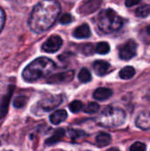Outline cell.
I'll use <instances>...</instances> for the list:
<instances>
[{
    "label": "cell",
    "mask_w": 150,
    "mask_h": 151,
    "mask_svg": "<svg viewBox=\"0 0 150 151\" xmlns=\"http://www.w3.org/2000/svg\"><path fill=\"white\" fill-rule=\"evenodd\" d=\"M110 50H111V47H110L109 43L106 42H98L95 48V51L98 54H101V55H105V54L109 53Z\"/></svg>",
    "instance_id": "cell-18"
},
{
    "label": "cell",
    "mask_w": 150,
    "mask_h": 151,
    "mask_svg": "<svg viewBox=\"0 0 150 151\" xmlns=\"http://www.w3.org/2000/svg\"><path fill=\"white\" fill-rule=\"evenodd\" d=\"M137 53V43L133 40H129L119 48L118 55L123 60H129L133 58Z\"/></svg>",
    "instance_id": "cell-6"
},
{
    "label": "cell",
    "mask_w": 150,
    "mask_h": 151,
    "mask_svg": "<svg viewBox=\"0 0 150 151\" xmlns=\"http://www.w3.org/2000/svg\"><path fill=\"white\" fill-rule=\"evenodd\" d=\"M100 109V105L97 104V103H89L86 107H85V110L84 111L88 114H94V113H96Z\"/></svg>",
    "instance_id": "cell-24"
},
{
    "label": "cell",
    "mask_w": 150,
    "mask_h": 151,
    "mask_svg": "<svg viewBox=\"0 0 150 151\" xmlns=\"http://www.w3.org/2000/svg\"><path fill=\"white\" fill-rule=\"evenodd\" d=\"M83 104L81 101L79 100H74L72 101L70 104H69V109L72 113H77L79 111H80L83 109Z\"/></svg>",
    "instance_id": "cell-22"
},
{
    "label": "cell",
    "mask_w": 150,
    "mask_h": 151,
    "mask_svg": "<svg viewBox=\"0 0 150 151\" xmlns=\"http://www.w3.org/2000/svg\"><path fill=\"white\" fill-rule=\"evenodd\" d=\"M113 92L111 88H99L94 92V98L97 101H104L110 98L112 96Z\"/></svg>",
    "instance_id": "cell-13"
},
{
    "label": "cell",
    "mask_w": 150,
    "mask_h": 151,
    "mask_svg": "<svg viewBox=\"0 0 150 151\" xmlns=\"http://www.w3.org/2000/svg\"><path fill=\"white\" fill-rule=\"evenodd\" d=\"M126 119V114L123 110L114 107H106L101 113L98 121L103 127H113L121 126Z\"/></svg>",
    "instance_id": "cell-4"
},
{
    "label": "cell",
    "mask_w": 150,
    "mask_h": 151,
    "mask_svg": "<svg viewBox=\"0 0 150 151\" xmlns=\"http://www.w3.org/2000/svg\"><path fill=\"white\" fill-rule=\"evenodd\" d=\"M69 135L71 137V139H72L73 141L80 139L83 136H85V133L81 130H70L69 131Z\"/></svg>",
    "instance_id": "cell-26"
},
{
    "label": "cell",
    "mask_w": 150,
    "mask_h": 151,
    "mask_svg": "<svg viewBox=\"0 0 150 151\" xmlns=\"http://www.w3.org/2000/svg\"><path fill=\"white\" fill-rule=\"evenodd\" d=\"M141 0H126L125 4L127 7H132L133 5H136L138 4Z\"/></svg>",
    "instance_id": "cell-30"
},
{
    "label": "cell",
    "mask_w": 150,
    "mask_h": 151,
    "mask_svg": "<svg viewBox=\"0 0 150 151\" xmlns=\"http://www.w3.org/2000/svg\"><path fill=\"white\" fill-rule=\"evenodd\" d=\"M80 50H81V52H82L84 55H87V56L92 55V54L95 52V48H94V46H93L91 43L84 44Z\"/></svg>",
    "instance_id": "cell-25"
},
{
    "label": "cell",
    "mask_w": 150,
    "mask_h": 151,
    "mask_svg": "<svg viewBox=\"0 0 150 151\" xmlns=\"http://www.w3.org/2000/svg\"><path fill=\"white\" fill-rule=\"evenodd\" d=\"M111 67V65L103 60H97L93 64V68L95 73L98 75V76H103L105 75L109 69Z\"/></svg>",
    "instance_id": "cell-12"
},
{
    "label": "cell",
    "mask_w": 150,
    "mask_h": 151,
    "mask_svg": "<svg viewBox=\"0 0 150 151\" xmlns=\"http://www.w3.org/2000/svg\"><path fill=\"white\" fill-rule=\"evenodd\" d=\"M123 26L122 18L112 9L103 10L97 17V27L103 34L118 31Z\"/></svg>",
    "instance_id": "cell-3"
},
{
    "label": "cell",
    "mask_w": 150,
    "mask_h": 151,
    "mask_svg": "<svg viewBox=\"0 0 150 151\" xmlns=\"http://www.w3.org/2000/svg\"><path fill=\"white\" fill-rule=\"evenodd\" d=\"M72 16L69 14V13H65V14H64L62 17H61V19H60V23L61 24H68V23H70L71 21H72Z\"/></svg>",
    "instance_id": "cell-29"
},
{
    "label": "cell",
    "mask_w": 150,
    "mask_h": 151,
    "mask_svg": "<svg viewBox=\"0 0 150 151\" xmlns=\"http://www.w3.org/2000/svg\"><path fill=\"white\" fill-rule=\"evenodd\" d=\"M63 101V97L60 95H55V96H50L48 97H45L39 101L34 107H33V112L35 115L41 116L42 114H45L54 109H56L58 105L61 104Z\"/></svg>",
    "instance_id": "cell-5"
},
{
    "label": "cell",
    "mask_w": 150,
    "mask_h": 151,
    "mask_svg": "<svg viewBox=\"0 0 150 151\" xmlns=\"http://www.w3.org/2000/svg\"><path fill=\"white\" fill-rule=\"evenodd\" d=\"M78 78L80 80V82L82 83H88L92 80V75L90 73V72L87 69V68H82L78 75Z\"/></svg>",
    "instance_id": "cell-19"
},
{
    "label": "cell",
    "mask_w": 150,
    "mask_h": 151,
    "mask_svg": "<svg viewBox=\"0 0 150 151\" xmlns=\"http://www.w3.org/2000/svg\"><path fill=\"white\" fill-rule=\"evenodd\" d=\"M13 91H14V86L11 85L8 88L7 93L5 94V96L3 97V99L1 101V104H0V119H3L8 112L9 104L11 101V96L13 94Z\"/></svg>",
    "instance_id": "cell-10"
},
{
    "label": "cell",
    "mask_w": 150,
    "mask_h": 151,
    "mask_svg": "<svg viewBox=\"0 0 150 151\" xmlns=\"http://www.w3.org/2000/svg\"><path fill=\"white\" fill-rule=\"evenodd\" d=\"M135 74V69L133 66H126L119 72V77L123 80H129Z\"/></svg>",
    "instance_id": "cell-17"
},
{
    "label": "cell",
    "mask_w": 150,
    "mask_h": 151,
    "mask_svg": "<svg viewBox=\"0 0 150 151\" xmlns=\"http://www.w3.org/2000/svg\"><path fill=\"white\" fill-rule=\"evenodd\" d=\"M107 151H120L118 149H117V148H111V149H110V150H108Z\"/></svg>",
    "instance_id": "cell-31"
},
{
    "label": "cell",
    "mask_w": 150,
    "mask_h": 151,
    "mask_svg": "<svg viewBox=\"0 0 150 151\" xmlns=\"http://www.w3.org/2000/svg\"><path fill=\"white\" fill-rule=\"evenodd\" d=\"M5 19H6V16H5V12L0 7V33L3 30L4 24H5Z\"/></svg>",
    "instance_id": "cell-28"
},
{
    "label": "cell",
    "mask_w": 150,
    "mask_h": 151,
    "mask_svg": "<svg viewBox=\"0 0 150 151\" xmlns=\"http://www.w3.org/2000/svg\"><path fill=\"white\" fill-rule=\"evenodd\" d=\"M146 145L145 143L143 142H134L131 148H130V150L131 151H146Z\"/></svg>",
    "instance_id": "cell-27"
},
{
    "label": "cell",
    "mask_w": 150,
    "mask_h": 151,
    "mask_svg": "<svg viewBox=\"0 0 150 151\" xmlns=\"http://www.w3.org/2000/svg\"><path fill=\"white\" fill-rule=\"evenodd\" d=\"M95 142L98 147H105L111 142V136L107 133H100L95 138Z\"/></svg>",
    "instance_id": "cell-16"
},
{
    "label": "cell",
    "mask_w": 150,
    "mask_h": 151,
    "mask_svg": "<svg viewBox=\"0 0 150 151\" xmlns=\"http://www.w3.org/2000/svg\"><path fill=\"white\" fill-rule=\"evenodd\" d=\"M64 135H65V130L63 128H59V129L56 130L54 132V134L50 138H48L46 140L45 144L46 145H49V146L50 145H54L57 142H60L62 140V138L64 137Z\"/></svg>",
    "instance_id": "cell-15"
},
{
    "label": "cell",
    "mask_w": 150,
    "mask_h": 151,
    "mask_svg": "<svg viewBox=\"0 0 150 151\" xmlns=\"http://www.w3.org/2000/svg\"><path fill=\"white\" fill-rule=\"evenodd\" d=\"M66 119H67V112L65 110H57L50 115V121L51 124L57 126L64 122Z\"/></svg>",
    "instance_id": "cell-14"
},
{
    "label": "cell",
    "mask_w": 150,
    "mask_h": 151,
    "mask_svg": "<svg viewBox=\"0 0 150 151\" xmlns=\"http://www.w3.org/2000/svg\"><path fill=\"white\" fill-rule=\"evenodd\" d=\"M73 37L77 39H85L88 38L91 35V30L88 24H81L75 27V29L72 32Z\"/></svg>",
    "instance_id": "cell-11"
},
{
    "label": "cell",
    "mask_w": 150,
    "mask_h": 151,
    "mask_svg": "<svg viewBox=\"0 0 150 151\" xmlns=\"http://www.w3.org/2000/svg\"><path fill=\"white\" fill-rule=\"evenodd\" d=\"M27 96H17L14 99L13 106L18 108V109H19V108L24 107L27 104Z\"/></svg>",
    "instance_id": "cell-23"
},
{
    "label": "cell",
    "mask_w": 150,
    "mask_h": 151,
    "mask_svg": "<svg viewBox=\"0 0 150 151\" xmlns=\"http://www.w3.org/2000/svg\"><path fill=\"white\" fill-rule=\"evenodd\" d=\"M145 123H148V125L150 126V118L146 114L140 115L137 119V121H136L137 127H139L140 128H142V129H146Z\"/></svg>",
    "instance_id": "cell-21"
},
{
    "label": "cell",
    "mask_w": 150,
    "mask_h": 151,
    "mask_svg": "<svg viewBox=\"0 0 150 151\" xmlns=\"http://www.w3.org/2000/svg\"><path fill=\"white\" fill-rule=\"evenodd\" d=\"M74 76V71L70 70V71H65L63 73H56L51 75L50 77L48 78L47 82L50 84H64V83H68L71 81H72Z\"/></svg>",
    "instance_id": "cell-8"
},
{
    "label": "cell",
    "mask_w": 150,
    "mask_h": 151,
    "mask_svg": "<svg viewBox=\"0 0 150 151\" xmlns=\"http://www.w3.org/2000/svg\"><path fill=\"white\" fill-rule=\"evenodd\" d=\"M136 16L140 18H146L150 14V5L145 4L142 6H140L136 9Z\"/></svg>",
    "instance_id": "cell-20"
},
{
    "label": "cell",
    "mask_w": 150,
    "mask_h": 151,
    "mask_svg": "<svg viewBox=\"0 0 150 151\" xmlns=\"http://www.w3.org/2000/svg\"><path fill=\"white\" fill-rule=\"evenodd\" d=\"M63 45V39L59 35H51L48 38L45 42L42 44V49L43 51L48 53H54L57 52Z\"/></svg>",
    "instance_id": "cell-7"
},
{
    "label": "cell",
    "mask_w": 150,
    "mask_h": 151,
    "mask_svg": "<svg viewBox=\"0 0 150 151\" xmlns=\"http://www.w3.org/2000/svg\"><path fill=\"white\" fill-rule=\"evenodd\" d=\"M57 65L49 58L41 57L28 64L22 72V78L27 82H34L50 75Z\"/></svg>",
    "instance_id": "cell-2"
},
{
    "label": "cell",
    "mask_w": 150,
    "mask_h": 151,
    "mask_svg": "<svg viewBox=\"0 0 150 151\" xmlns=\"http://www.w3.org/2000/svg\"><path fill=\"white\" fill-rule=\"evenodd\" d=\"M147 32H148V34H149V35H150V25L148 27H147Z\"/></svg>",
    "instance_id": "cell-32"
},
{
    "label": "cell",
    "mask_w": 150,
    "mask_h": 151,
    "mask_svg": "<svg viewBox=\"0 0 150 151\" xmlns=\"http://www.w3.org/2000/svg\"><path fill=\"white\" fill-rule=\"evenodd\" d=\"M102 4V0H88L83 2L80 8L78 9V12H80L83 15H88L91 12H94L96 11Z\"/></svg>",
    "instance_id": "cell-9"
},
{
    "label": "cell",
    "mask_w": 150,
    "mask_h": 151,
    "mask_svg": "<svg viewBox=\"0 0 150 151\" xmlns=\"http://www.w3.org/2000/svg\"><path fill=\"white\" fill-rule=\"evenodd\" d=\"M61 6L56 0H42L32 10L28 26L32 32L42 34L50 29L57 21Z\"/></svg>",
    "instance_id": "cell-1"
}]
</instances>
